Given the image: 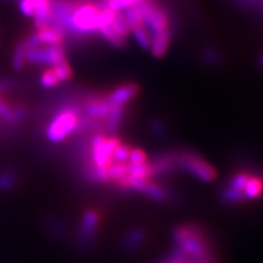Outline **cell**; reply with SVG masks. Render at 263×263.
I'll use <instances>...</instances> for the list:
<instances>
[{
	"mask_svg": "<svg viewBox=\"0 0 263 263\" xmlns=\"http://www.w3.org/2000/svg\"><path fill=\"white\" fill-rule=\"evenodd\" d=\"M173 238L176 245L184 255L196 259L200 263H207L210 261V254L206 248L205 240L195 227H178L174 230Z\"/></svg>",
	"mask_w": 263,
	"mask_h": 263,
	"instance_id": "obj_1",
	"label": "cell"
},
{
	"mask_svg": "<svg viewBox=\"0 0 263 263\" xmlns=\"http://www.w3.org/2000/svg\"><path fill=\"white\" fill-rule=\"evenodd\" d=\"M80 127V118L76 108H65L51 120L47 129L49 140L59 143L65 140Z\"/></svg>",
	"mask_w": 263,
	"mask_h": 263,
	"instance_id": "obj_2",
	"label": "cell"
},
{
	"mask_svg": "<svg viewBox=\"0 0 263 263\" xmlns=\"http://www.w3.org/2000/svg\"><path fill=\"white\" fill-rule=\"evenodd\" d=\"M99 9L94 5H83L68 12L65 21L68 28L77 33H91L98 31Z\"/></svg>",
	"mask_w": 263,
	"mask_h": 263,
	"instance_id": "obj_3",
	"label": "cell"
},
{
	"mask_svg": "<svg viewBox=\"0 0 263 263\" xmlns=\"http://www.w3.org/2000/svg\"><path fill=\"white\" fill-rule=\"evenodd\" d=\"M116 138H105L103 136L94 137L91 140V159L94 168H108L112 163L114 151L120 145Z\"/></svg>",
	"mask_w": 263,
	"mask_h": 263,
	"instance_id": "obj_4",
	"label": "cell"
},
{
	"mask_svg": "<svg viewBox=\"0 0 263 263\" xmlns=\"http://www.w3.org/2000/svg\"><path fill=\"white\" fill-rule=\"evenodd\" d=\"M178 163L183 170L196 177L201 182H212L216 178V171L209 162L192 153H185L178 157Z\"/></svg>",
	"mask_w": 263,
	"mask_h": 263,
	"instance_id": "obj_5",
	"label": "cell"
},
{
	"mask_svg": "<svg viewBox=\"0 0 263 263\" xmlns=\"http://www.w3.org/2000/svg\"><path fill=\"white\" fill-rule=\"evenodd\" d=\"M138 8H139L141 16V25L149 32L150 37L167 29L168 21H167V16L162 10L146 2L141 3V4L138 5Z\"/></svg>",
	"mask_w": 263,
	"mask_h": 263,
	"instance_id": "obj_6",
	"label": "cell"
},
{
	"mask_svg": "<svg viewBox=\"0 0 263 263\" xmlns=\"http://www.w3.org/2000/svg\"><path fill=\"white\" fill-rule=\"evenodd\" d=\"M26 60L34 64H47L55 66L65 61V50L60 44L48 47L32 48L26 51Z\"/></svg>",
	"mask_w": 263,
	"mask_h": 263,
	"instance_id": "obj_7",
	"label": "cell"
},
{
	"mask_svg": "<svg viewBox=\"0 0 263 263\" xmlns=\"http://www.w3.org/2000/svg\"><path fill=\"white\" fill-rule=\"evenodd\" d=\"M138 93V87L134 84H126L117 88L107 99L110 106H123L128 101L132 100Z\"/></svg>",
	"mask_w": 263,
	"mask_h": 263,
	"instance_id": "obj_8",
	"label": "cell"
},
{
	"mask_svg": "<svg viewBox=\"0 0 263 263\" xmlns=\"http://www.w3.org/2000/svg\"><path fill=\"white\" fill-rule=\"evenodd\" d=\"M34 4V21L38 29H42L49 26L51 16L50 0H33Z\"/></svg>",
	"mask_w": 263,
	"mask_h": 263,
	"instance_id": "obj_9",
	"label": "cell"
},
{
	"mask_svg": "<svg viewBox=\"0 0 263 263\" xmlns=\"http://www.w3.org/2000/svg\"><path fill=\"white\" fill-rule=\"evenodd\" d=\"M99 226V213L94 210H89L84 213L82 218V240L83 242H89L95 235Z\"/></svg>",
	"mask_w": 263,
	"mask_h": 263,
	"instance_id": "obj_10",
	"label": "cell"
},
{
	"mask_svg": "<svg viewBox=\"0 0 263 263\" xmlns=\"http://www.w3.org/2000/svg\"><path fill=\"white\" fill-rule=\"evenodd\" d=\"M170 44V33L168 29H164L151 37V45L150 50L153 52L154 57L161 58L163 57L164 52L167 51Z\"/></svg>",
	"mask_w": 263,
	"mask_h": 263,
	"instance_id": "obj_11",
	"label": "cell"
},
{
	"mask_svg": "<svg viewBox=\"0 0 263 263\" xmlns=\"http://www.w3.org/2000/svg\"><path fill=\"white\" fill-rule=\"evenodd\" d=\"M246 200H255L263 195V178L259 176H250L244 190H242Z\"/></svg>",
	"mask_w": 263,
	"mask_h": 263,
	"instance_id": "obj_12",
	"label": "cell"
},
{
	"mask_svg": "<svg viewBox=\"0 0 263 263\" xmlns=\"http://www.w3.org/2000/svg\"><path fill=\"white\" fill-rule=\"evenodd\" d=\"M110 104L106 101H97L93 100L90 103L87 104L85 111H87L88 116L93 118H100V117H106L108 112H110Z\"/></svg>",
	"mask_w": 263,
	"mask_h": 263,
	"instance_id": "obj_13",
	"label": "cell"
},
{
	"mask_svg": "<svg viewBox=\"0 0 263 263\" xmlns=\"http://www.w3.org/2000/svg\"><path fill=\"white\" fill-rule=\"evenodd\" d=\"M123 106H111L110 112L107 115V129L110 132L116 130L118 126H120L121 121L123 118Z\"/></svg>",
	"mask_w": 263,
	"mask_h": 263,
	"instance_id": "obj_14",
	"label": "cell"
},
{
	"mask_svg": "<svg viewBox=\"0 0 263 263\" xmlns=\"http://www.w3.org/2000/svg\"><path fill=\"white\" fill-rule=\"evenodd\" d=\"M108 171V179L110 180H115L117 182V184L127 177L128 173V164L126 163H111V166L107 168Z\"/></svg>",
	"mask_w": 263,
	"mask_h": 263,
	"instance_id": "obj_15",
	"label": "cell"
},
{
	"mask_svg": "<svg viewBox=\"0 0 263 263\" xmlns=\"http://www.w3.org/2000/svg\"><path fill=\"white\" fill-rule=\"evenodd\" d=\"M132 33H133L134 38H136V41L138 44L140 45L143 49H150V45H151V37L149 34V32L146 31L145 27H144L143 25H139V26H136V27L130 28Z\"/></svg>",
	"mask_w": 263,
	"mask_h": 263,
	"instance_id": "obj_16",
	"label": "cell"
},
{
	"mask_svg": "<svg viewBox=\"0 0 263 263\" xmlns=\"http://www.w3.org/2000/svg\"><path fill=\"white\" fill-rule=\"evenodd\" d=\"M111 28L114 29V32L116 33L117 35H120L121 38L124 39L128 35V33L130 31V27L128 26L126 18L120 12H116V17H115L112 25L110 26Z\"/></svg>",
	"mask_w": 263,
	"mask_h": 263,
	"instance_id": "obj_17",
	"label": "cell"
},
{
	"mask_svg": "<svg viewBox=\"0 0 263 263\" xmlns=\"http://www.w3.org/2000/svg\"><path fill=\"white\" fill-rule=\"evenodd\" d=\"M145 2L146 0H108L107 8L114 10V11L116 12H120L122 11V10L133 8V6H137Z\"/></svg>",
	"mask_w": 263,
	"mask_h": 263,
	"instance_id": "obj_18",
	"label": "cell"
},
{
	"mask_svg": "<svg viewBox=\"0 0 263 263\" xmlns=\"http://www.w3.org/2000/svg\"><path fill=\"white\" fill-rule=\"evenodd\" d=\"M144 194H146L147 196L151 197L153 200H156V201H164L167 199L166 189L162 188L159 184H154L151 182H149L146 185Z\"/></svg>",
	"mask_w": 263,
	"mask_h": 263,
	"instance_id": "obj_19",
	"label": "cell"
},
{
	"mask_svg": "<svg viewBox=\"0 0 263 263\" xmlns=\"http://www.w3.org/2000/svg\"><path fill=\"white\" fill-rule=\"evenodd\" d=\"M116 17V11L111 9H104V10H99L98 14V31H100L101 28L108 27V26L112 25L114 20Z\"/></svg>",
	"mask_w": 263,
	"mask_h": 263,
	"instance_id": "obj_20",
	"label": "cell"
},
{
	"mask_svg": "<svg viewBox=\"0 0 263 263\" xmlns=\"http://www.w3.org/2000/svg\"><path fill=\"white\" fill-rule=\"evenodd\" d=\"M249 178H250V174L249 173H246V172L236 173L235 176H233V178L230 179L228 186H229V188H232V189H234V190H238V192L242 193V190H244Z\"/></svg>",
	"mask_w": 263,
	"mask_h": 263,
	"instance_id": "obj_21",
	"label": "cell"
},
{
	"mask_svg": "<svg viewBox=\"0 0 263 263\" xmlns=\"http://www.w3.org/2000/svg\"><path fill=\"white\" fill-rule=\"evenodd\" d=\"M123 16L130 28L141 25V16H140V11H139V8H138V5L133 6V8L127 9Z\"/></svg>",
	"mask_w": 263,
	"mask_h": 263,
	"instance_id": "obj_22",
	"label": "cell"
},
{
	"mask_svg": "<svg viewBox=\"0 0 263 263\" xmlns=\"http://www.w3.org/2000/svg\"><path fill=\"white\" fill-rule=\"evenodd\" d=\"M54 71V73L57 74V77L59 78V81H68L71 78V68L70 66L66 61H62L60 64L52 66L51 68Z\"/></svg>",
	"mask_w": 263,
	"mask_h": 263,
	"instance_id": "obj_23",
	"label": "cell"
},
{
	"mask_svg": "<svg viewBox=\"0 0 263 263\" xmlns=\"http://www.w3.org/2000/svg\"><path fill=\"white\" fill-rule=\"evenodd\" d=\"M99 32H100L101 35H103V37L106 39L107 42H110L112 45H116V47H121V45L123 44L124 39L121 38L120 35H117L116 33L114 32V29L110 27V26H108V27L101 28Z\"/></svg>",
	"mask_w": 263,
	"mask_h": 263,
	"instance_id": "obj_24",
	"label": "cell"
},
{
	"mask_svg": "<svg viewBox=\"0 0 263 263\" xmlns=\"http://www.w3.org/2000/svg\"><path fill=\"white\" fill-rule=\"evenodd\" d=\"M129 153H130L129 147L120 144V145L117 146V149L114 151L112 161L118 163H126L128 159H129Z\"/></svg>",
	"mask_w": 263,
	"mask_h": 263,
	"instance_id": "obj_25",
	"label": "cell"
},
{
	"mask_svg": "<svg viewBox=\"0 0 263 263\" xmlns=\"http://www.w3.org/2000/svg\"><path fill=\"white\" fill-rule=\"evenodd\" d=\"M144 240V233L141 232V230H134V232L129 233V234L127 235V239H126V246L128 249H136L137 245H139L143 242Z\"/></svg>",
	"mask_w": 263,
	"mask_h": 263,
	"instance_id": "obj_26",
	"label": "cell"
},
{
	"mask_svg": "<svg viewBox=\"0 0 263 263\" xmlns=\"http://www.w3.org/2000/svg\"><path fill=\"white\" fill-rule=\"evenodd\" d=\"M26 51H27V49H26L24 43L20 44L18 47L16 48L15 54H14V60H12V65H14L16 70H20V68H22V66H24L25 60H26Z\"/></svg>",
	"mask_w": 263,
	"mask_h": 263,
	"instance_id": "obj_27",
	"label": "cell"
},
{
	"mask_svg": "<svg viewBox=\"0 0 263 263\" xmlns=\"http://www.w3.org/2000/svg\"><path fill=\"white\" fill-rule=\"evenodd\" d=\"M59 78L57 77V74L54 73L52 70H48L45 72H43V74L41 76V84L45 88H51L55 87L59 83Z\"/></svg>",
	"mask_w": 263,
	"mask_h": 263,
	"instance_id": "obj_28",
	"label": "cell"
},
{
	"mask_svg": "<svg viewBox=\"0 0 263 263\" xmlns=\"http://www.w3.org/2000/svg\"><path fill=\"white\" fill-rule=\"evenodd\" d=\"M0 117L4 118L6 122H11V123L16 122L14 111L10 108L9 105L6 104L2 98H0Z\"/></svg>",
	"mask_w": 263,
	"mask_h": 263,
	"instance_id": "obj_29",
	"label": "cell"
},
{
	"mask_svg": "<svg viewBox=\"0 0 263 263\" xmlns=\"http://www.w3.org/2000/svg\"><path fill=\"white\" fill-rule=\"evenodd\" d=\"M129 163L132 164H141L146 163V155L143 150L140 149H133L129 153Z\"/></svg>",
	"mask_w": 263,
	"mask_h": 263,
	"instance_id": "obj_30",
	"label": "cell"
},
{
	"mask_svg": "<svg viewBox=\"0 0 263 263\" xmlns=\"http://www.w3.org/2000/svg\"><path fill=\"white\" fill-rule=\"evenodd\" d=\"M15 184V178L11 173H2L0 174V188L8 190L12 188Z\"/></svg>",
	"mask_w": 263,
	"mask_h": 263,
	"instance_id": "obj_31",
	"label": "cell"
},
{
	"mask_svg": "<svg viewBox=\"0 0 263 263\" xmlns=\"http://www.w3.org/2000/svg\"><path fill=\"white\" fill-rule=\"evenodd\" d=\"M20 10L26 16L34 15V4H33V0H20Z\"/></svg>",
	"mask_w": 263,
	"mask_h": 263,
	"instance_id": "obj_32",
	"label": "cell"
},
{
	"mask_svg": "<svg viewBox=\"0 0 263 263\" xmlns=\"http://www.w3.org/2000/svg\"><path fill=\"white\" fill-rule=\"evenodd\" d=\"M167 263H184L182 259H178V258H174V259H172V261H170V262H167Z\"/></svg>",
	"mask_w": 263,
	"mask_h": 263,
	"instance_id": "obj_33",
	"label": "cell"
},
{
	"mask_svg": "<svg viewBox=\"0 0 263 263\" xmlns=\"http://www.w3.org/2000/svg\"><path fill=\"white\" fill-rule=\"evenodd\" d=\"M259 62H261V65L263 66V55L261 57V59H259Z\"/></svg>",
	"mask_w": 263,
	"mask_h": 263,
	"instance_id": "obj_34",
	"label": "cell"
}]
</instances>
